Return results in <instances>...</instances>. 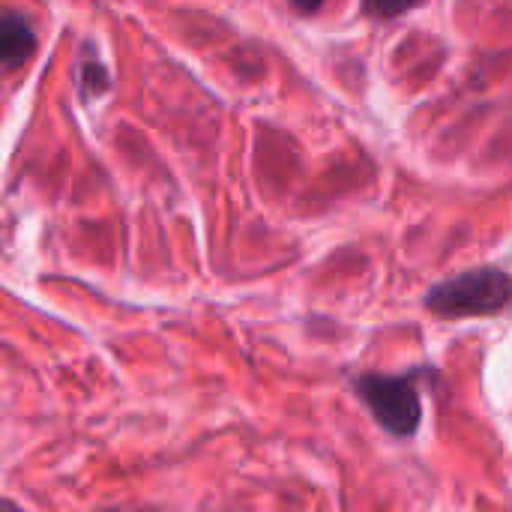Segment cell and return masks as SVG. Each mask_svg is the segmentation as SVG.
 Listing matches in <instances>:
<instances>
[{
    "mask_svg": "<svg viewBox=\"0 0 512 512\" xmlns=\"http://www.w3.org/2000/svg\"><path fill=\"white\" fill-rule=\"evenodd\" d=\"M414 3H420V0H366V9L378 18H390V15L411 9Z\"/></svg>",
    "mask_w": 512,
    "mask_h": 512,
    "instance_id": "obj_4",
    "label": "cell"
},
{
    "mask_svg": "<svg viewBox=\"0 0 512 512\" xmlns=\"http://www.w3.org/2000/svg\"><path fill=\"white\" fill-rule=\"evenodd\" d=\"M294 6H297L300 12H318V9L324 6V0H294Z\"/></svg>",
    "mask_w": 512,
    "mask_h": 512,
    "instance_id": "obj_5",
    "label": "cell"
},
{
    "mask_svg": "<svg viewBox=\"0 0 512 512\" xmlns=\"http://www.w3.org/2000/svg\"><path fill=\"white\" fill-rule=\"evenodd\" d=\"M429 309L444 318L498 315L512 303V279L504 270H471L435 285L426 297Z\"/></svg>",
    "mask_w": 512,
    "mask_h": 512,
    "instance_id": "obj_1",
    "label": "cell"
},
{
    "mask_svg": "<svg viewBox=\"0 0 512 512\" xmlns=\"http://www.w3.org/2000/svg\"><path fill=\"white\" fill-rule=\"evenodd\" d=\"M0 512H27V510H21L18 504H12V501H6V498H0Z\"/></svg>",
    "mask_w": 512,
    "mask_h": 512,
    "instance_id": "obj_6",
    "label": "cell"
},
{
    "mask_svg": "<svg viewBox=\"0 0 512 512\" xmlns=\"http://www.w3.org/2000/svg\"><path fill=\"white\" fill-rule=\"evenodd\" d=\"M36 48V33L24 15L6 12L0 15V63L6 69L21 66Z\"/></svg>",
    "mask_w": 512,
    "mask_h": 512,
    "instance_id": "obj_3",
    "label": "cell"
},
{
    "mask_svg": "<svg viewBox=\"0 0 512 512\" xmlns=\"http://www.w3.org/2000/svg\"><path fill=\"white\" fill-rule=\"evenodd\" d=\"M354 387L390 435L411 438L420 429L423 408L414 375H363L354 381Z\"/></svg>",
    "mask_w": 512,
    "mask_h": 512,
    "instance_id": "obj_2",
    "label": "cell"
}]
</instances>
